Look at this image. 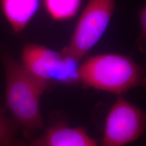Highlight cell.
Segmentation results:
<instances>
[{
    "mask_svg": "<svg viewBox=\"0 0 146 146\" xmlns=\"http://www.w3.org/2000/svg\"><path fill=\"white\" fill-rule=\"evenodd\" d=\"M5 70V106L27 139L44 128L40 102L48 89L36 80L8 53H1Z\"/></svg>",
    "mask_w": 146,
    "mask_h": 146,
    "instance_id": "cell-1",
    "label": "cell"
},
{
    "mask_svg": "<svg viewBox=\"0 0 146 146\" xmlns=\"http://www.w3.org/2000/svg\"><path fill=\"white\" fill-rule=\"evenodd\" d=\"M79 81L87 87L113 94L138 87L146 90V66L125 55H95L80 64Z\"/></svg>",
    "mask_w": 146,
    "mask_h": 146,
    "instance_id": "cell-2",
    "label": "cell"
},
{
    "mask_svg": "<svg viewBox=\"0 0 146 146\" xmlns=\"http://www.w3.org/2000/svg\"><path fill=\"white\" fill-rule=\"evenodd\" d=\"M21 64L48 89L57 84L80 83L81 61L62 51L57 52L44 45L29 43L23 48Z\"/></svg>",
    "mask_w": 146,
    "mask_h": 146,
    "instance_id": "cell-3",
    "label": "cell"
},
{
    "mask_svg": "<svg viewBox=\"0 0 146 146\" xmlns=\"http://www.w3.org/2000/svg\"><path fill=\"white\" fill-rule=\"evenodd\" d=\"M117 0H89L78 18L69 43L62 50L81 61L108 28Z\"/></svg>",
    "mask_w": 146,
    "mask_h": 146,
    "instance_id": "cell-4",
    "label": "cell"
},
{
    "mask_svg": "<svg viewBox=\"0 0 146 146\" xmlns=\"http://www.w3.org/2000/svg\"><path fill=\"white\" fill-rule=\"evenodd\" d=\"M146 131V111L120 96L106 118L101 146H125Z\"/></svg>",
    "mask_w": 146,
    "mask_h": 146,
    "instance_id": "cell-5",
    "label": "cell"
},
{
    "mask_svg": "<svg viewBox=\"0 0 146 146\" xmlns=\"http://www.w3.org/2000/svg\"><path fill=\"white\" fill-rule=\"evenodd\" d=\"M27 146H98V144L84 128L70 127L56 121L47 126L44 133L27 143Z\"/></svg>",
    "mask_w": 146,
    "mask_h": 146,
    "instance_id": "cell-6",
    "label": "cell"
},
{
    "mask_svg": "<svg viewBox=\"0 0 146 146\" xmlns=\"http://www.w3.org/2000/svg\"><path fill=\"white\" fill-rule=\"evenodd\" d=\"M0 7L12 30L19 34L37 14L40 0H0Z\"/></svg>",
    "mask_w": 146,
    "mask_h": 146,
    "instance_id": "cell-7",
    "label": "cell"
},
{
    "mask_svg": "<svg viewBox=\"0 0 146 146\" xmlns=\"http://www.w3.org/2000/svg\"><path fill=\"white\" fill-rule=\"evenodd\" d=\"M47 13L56 21L74 18L80 10L82 0H43Z\"/></svg>",
    "mask_w": 146,
    "mask_h": 146,
    "instance_id": "cell-8",
    "label": "cell"
},
{
    "mask_svg": "<svg viewBox=\"0 0 146 146\" xmlns=\"http://www.w3.org/2000/svg\"><path fill=\"white\" fill-rule=\"evenodd\" d=\"M20 129L14 119L5 114V110L0 108V146H27V143L16 138Z\"/></svg>",
    "mask_w": 146,
    "mask_h": 146,
    "instance_id": "cell-9",
    "label": "cell"
},
{
    "mask_svg": "<svg viewBox=\"0 0 146 146\" xmlns=\"http://www.w3.org/2000/svg\"><path fill=\"white\" fill-rule=\"evenodd\" d=\"M140 32L137 39V46L139 50L146 54V5L138 13Z\"/></svg>",
    "mask_w": 146,
    "mask_h": 146,
    "instance_id": "cell-10",
    "label": "cell"
}]
</instances>
